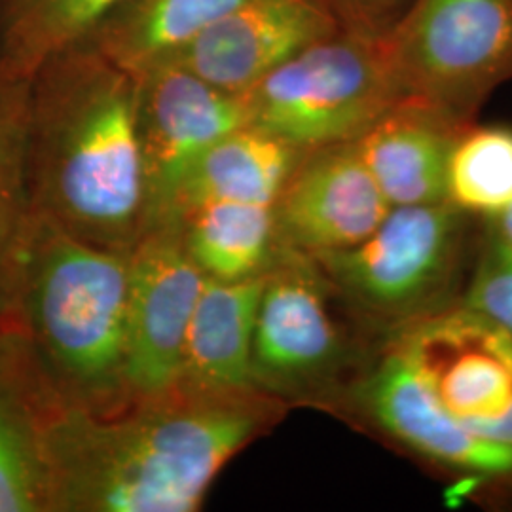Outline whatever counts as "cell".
<instances>
[{"mask_svg":"<svg viewBox=\"0 0 512 512\" xmlns=\"http://www.w3.org/2000/svg\"><path fill=\"white\" fill-rule=\"evenodd\" d=\"M287 414L262 389L175 387L112 412L57 403L44 450L50 512H194L224 467Z\"/></svg>","mask_w":512,"mask_h":512,"instance_id":"1","label":"cell"},{"mask_svg":"<svg viewBox=\"0 0 512 512\" xmlns=\"http://www.w3.org/2000/svg\"><path fill=\"white\" fill-rule=\"evenodd\" d=\"M31 207L76 238L129 253L147 234L139 78L86 42L31 76Z\"/></svg>","mask_w":512,"mask_h":512,"instance_id":"2","label":"cell"},{"mask_svg":"<svg viewBox=\"0 0 512 512\" xmlns=\"http://www.w3.org/2000/svg\"><path fill=\"white\" fill-rule=\"evenodd\" d=\"M129 253L76 238L33 211L14 313L57 397L112 412L126 384Z\"/></svg>","mask_w":512,"mask_h":512,"instance_id":"3","label":"cell"},{"mask_svg":"<svg viewBox=\"0 0 512 512\" xmlns=\"http://www.w3.org/2000/svg\"><path fill=\"white\" fill-rule=\"evenodd\" d=\"M482 219L450 202L391 207L361 243L311 256L349 308L389 336L463 300Z\"/></svg>","mask_w":512,"mask_h":512,"instance_id":"4","label":"cell"},{"mask_svg":"<svg viewBox=\"0 0 512 512\" xmlns=\"http://www.w3.org/2000/svg\"><path fill=\"white\" fill-rule=\"evenodd\" d=\"M387 340L349 308L319 264L281 247L256 311L253 374L285 403L336 410Z\"/></svg>","mask_w":512,"mask_h":512,"instance_id":"5","label":"cell"},{"mask_svg":"<svg viewBox=\"0 0 512 512\" xmlns=\"http://www.w3.org/2000/svg\"><path fill=\"white\" fill-rule=\"evenodd\" d=\"M247 120L306 152L357 141L404 99L384 35L338 29L243 93Z\"/></svg>","mask_w":512,"mask_h":512,"instance_id":"6","label":"cell"},{"mask_svg":"<svg viewBox=\"0 0 512 512\" xmlns=\"http://www.w3.org/2000/svg\"><path fill=\"white\" fill-rule=\"evenodd\" d=\"M334 412L418 461L461 499L512 509V446L482 437L446 412L389 338Z\"/></svg>","mask_w":512,"mask_h":512,"instance_id":"7","label":"cell"},{"mask_svg":"<svg viewBox=\"0 0 512 512\" xmlns=\"http://www.w3.org/2000/svg\"><path fill=\"white\" fill-rule=\"evenodd\" d=\"M384 42L404 97L469 126L512 80V0H410Z\"/></svg>","mask_w":512,"mask_h":512,"instance_id":"8","label":"cell"},{"mask_svg":"<svg viewBox=\"0 0 512 512\" xmlns=\"http://www.w3.org/2000/svg\"><path fill=\"white\" fill-rule=\"evenodd\" d=\"M203 283L181 226L150 230L129 251L126 384L133 399L181 384L184 340Z\"/></svg>","mask_w":512,"mask_h":512,"instance_id":"9","label":"cell"},{"mask_svg":"<svg viewBox=\"0 0 512 512\" xmlns=\"http://www.w3.org/2000/svg\"><path fill=\"white\" fill-rule=\"evenodd\" d=\"M139 78V139L147 177V232L162 228L186 171L228 133L249 124L243 95L175 61Z\"/></svg>","mask_w":512,"mask_h":512,"instance_id":"10","label":"cell"},{"mask_svg":"<svg viewBox=\"0 0 512 512\" xmlns=\"http://www.w3.org/2000/svg\"><path fill=\"white\" fill-rule=\"evenodd\" d=\"M387 338L465 425L494 420L512 403V334L469 306L459 302Z\"/></svg>","mask_w":512,"mask_h":512,"instance_id":"11","label":"cell"},{"mask_svg":"<svg viewBox=\"0 0 512 512\" xmlns=\"http://www.w3.org/2000/svg\"><path fill=\"white\" fill-rule=\"evenodd\" d=\"M391 211L355 141L310 150L274 205L279 245L302 255L344 251Z\"/></svg>","mask_w":512,"mask_h":512,"instance_id":"12","label":"cell"},{"mask_svg":"<svg viewBox=\"0 0 512 512\" xmlns=\"http://www.w3.org/2000/svg\"><path fill=\"white\" fill-rule=\"evenodd\" d=\"M338 29V21L317 0H247L171 61L217 88L243 95Z\"/></svg>","mask_w":512,"mask_h":512,"instance_id":"13","label":"cell"},{"mask_svg":"<svg viewBox=\"0 0 512 512\" xmlns=\"http://www.w3.org/2000/svg\"><path fill=\"white\" fill-rule=\"evenodd\" d=\"M59 401L16 313L0 315V512H50L44 433Z\"/></svg>","mask_w":512,"mask_h":512,"instance_id":"14","label":"cell"},{"mask_svg":"<svg viewBox=\"0 0 512 512\" xmlns=\"http://www.w3.org/2000/svg\"><path fill=\"white\" fill-rule=\"evenodd\" d=\"M463 128L420 99L404 97L355 147L391 207L446 202L448 158Z\"/></svg>","mask_w":512,"mask_h":512,"instance_id":"15","label":"cell"},{"mask_svg":"<svg viewBox=\"0 0 512 512\" xmlns=\"http://www.w3.org/2000/svg\"><path fill=\"white\" fill-rule=\"evenodd\" d=\"M264 279H205L184 340L181 387L198 393L258 389L253 338Z\"/></svg>","mask_w":512,"mask_h":512,"instance_id":"16","label":"cell"},{"mask_svg":"<svg viewBox=\"0 0 512 512\" xmlns=\"http://www.w3.org/2000/svg\"><path fill=\"white\" fill-rule=\"evenodd\" d=\"M306 154L251 124L228 133L186 171L169 205L165 226H179L186 215L209 203L274 207Z\"/></svg>","mask_w":512,"mask_h":512,"instance_id":"17","label":"cell"},{"mask_svg":"<svg viewBox=\"0 0 512 512\" xmlns=\"http://www.w3.org/2000/svg\"><path fill=\"white\" fill-rule=\"evenodd\" d=\"M247 0H122L84 40L129 73L143 74L183 52Z\"/></svg>","mask_w":512,"mask_h":512,"instance_id":"18","label":"cell"},{"mask_svg":"<svg viewBox=\"0 0 512 512\" xmlns=\"http://www.w3.org/2000/svg\"><path fill=\"white\" fill-rule=\"evenodd\" d=\"M186 251L205 279L243 281L266 274L281 251L274 207L209 203L181 220Z\"/></svg>","mask_w":512,"mask_h":512,"instance_id":"19","label":"cell"},{"mask_svg":"<svg viewBox=\"0 0 512 512\" xmlns=\"http://www.w3.org/2000/svg\"><path fill=\"white\" fill-rule=\"evenodd\" d=\"M31 78L0 67V315L12 313L33 222L27 179Z\"/></svg>","mask_w":512,"mask_h":512,"instance_id":"20","label":"cell"},{"mask_svg":"<svg viewBox=\"0 0 512 512\" xmlns=\"http://www.w3.org/2000/svg\"><path fill=\"white\" fill-rule=\"evenodd\" d=\"M122 0H2L0 67L31 78L38 67L84 42Z\"/></svg>","mask_w":512,"mask_h":512,"instance_id":"21","label":"cell"},{"mask_svg":"<svg viewBox=\"0 0 512 512\" xmlns=\"http://www.w3.org/2000/svg\"><path fill=\"white\" fill-rule=\"evenodd\" d=\"M446 202L476 219L512 203V126L471 124L459 131L446 169Z\"/></svg>","mask_w":512,"mask_h":512,"instance_id":"22","label":"cell"},{"mask_svg":"<svg viewBox=\"0 0 512 512\" xmlns=\"http://www.w3.org/2000/svg\"><path fill=\"white\" fill-rule=\"evenodd\" d=\"M461 304L490 317L512 334V253L486 236L484 222Z\"/></svg>","mask_w":512,"mask_h":512,"instance_id":"23","label":"cell"},{"mask_svg":"<svg viewBox=\"0 0 512 512\" xmlns=\"http://www.w3.org/2000/svg\"><path fill=\"white\" fill-rule=\"evenodd\" d=\"M342 29L385 35L403 16L410 0H317Z\"/></svg>","mask_w":512,"mask_h":512,"instance_id":"24","label":"cell"},{"mask_svg":"<svg viewBox=\"0 0 512 512\" xmlns=\"http://www.w3.org/2000/svg\"><path fill=\"white\" fill-rule=\"evenodd\" d=\"M471 429H475L476 433H480L486 439L512 446V403L509 404V408L503 414H499L494 420L478 423V425H473Z\"/></svg>","mask_w":512,"mask_h":512,"instance_id":"25","label":"cell"},{"mask_svg":"<svg viewBox=\"0 0 512 512\" xmlns=\"http://www.w3.org/2000/svg\"><path fill=\"white\" fill-rule=\"evenodd\" d=\"M484 232L512 253V203L492 219L484 220Z\"/></svg>","mask_w":512,"mask_h":512,"instance_id":"26","label":"cell"},{"mask_svg":"<svg viewBox=\"0 0 512 512\" xmlns=\"http://www.w3.org/2000/svg\"><path fill=\"white\" fill-rule=\"evenodd\" d=\"M0 4H2V0H0Z\"/></svg>","mask_w":512,"mask_h":512,"instance_id":"27","label":"cell"}]
</instances>
